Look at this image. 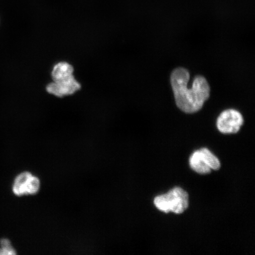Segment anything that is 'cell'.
<instances>
[{"label": "cell", "instance_id": "1", "mask_svg": "<svg viewBox=\"0 0 255 255\" xmlns=\"http://www.w3.org/2000/svg\"><path fill=\"white\" fill-rule=\"evenodd\" d=\"M190 73L187 69L178 68L171 75V84L175 103L180 110L187 114L195 113L202 109L210 97L208 82L202 76L194 79L192 87L187 88Z\"/></svg>", "mask_w": 255, "mask_h": 255}, {"label": "cell", "instance_id": "2", "mask_svg": "<svg viewBox=\"0 0 255 255\" xmlns=\"http://www.w3.org/2000/svg\"><path fill=\"white\" fill-rule=\"evenodd\" d=\"M154 203L161 212L180 214L189 207V195L181 188L174 187L167 193L156 197Z\"/></svg>", "mask_w": 255, "mask_h": 255}, {"label": "cell", "instance_id": "3", "mask_svg": "<svg viewBox=\"0 0 255 255\" xmlns=\"http://www.w3.org/2000/svg\"><path fill=\"white\" fill-rule=\"evenodd\" d=\"M244 118L237 110L229 109L223 111L217 120V127L223 133H235L244 124Z\"/></svg>", "mask_w": 255, "mask_h": 255}, {"label": "cell", "instance_id": "4", "mask_svg": "<svg viewBox=\"0 0 255 255\" xmlns=\"http://www.w3.org/2000/svg\"><path fill=\"white\" fill-rule=\"evenodd\" d=\"M81 89V85L74 76L68 79L54 81L47 86V91L57 97H63L76 93Z\"/></svg>", "mask_w": 255, "mask_h": 255}, {"label": "cell", "instance_id": "5", "mask_svg": "<svg viewBox=\"0 0 255 255\" xmlns=\"http://www.w3.org/2000/svg\"><path fill=\"white\" fill-rule=\"evenodd\" d=\"M189 162L191 168L197 173L206 174L212 171L211 168L206 163L200 150L193 153L190 158Z\"/></svg>", "mask_w": 255, "mask_h": 255}, {"label": "cell", "instance_id": "6", "mask_svg": "<svg viewBox=\"0 0 255 255\" xmlns=\"http://www.w3.org/2000/svg\"><path fill=\"white\" fill-rule=\"evenodd\" d=\"M73 67L67 62H60L54 66L52 76L53 81L68 79L73 76Z\"/></svg>", "mask_w": 255, "mask_h": 255}, {"label": "cell", "instance_id": "7", "mask_svg": "<svg viewBox=\"0 0 255 255\" xmlns=\"http://www.w3.org/2000/svg\"><path fill=\"white\" fill-rule=\"evenodd\" d=\"M32 174L29 172L25 171L18 174L15 177L12 184V192L17 196H22L25 194V187L28 179Z\"/></svg>", "mask_w": 255, "mask_h": 255}, {"label": "cell", "instance_id": "8", "mask_svg": "<svg viewBox=\"0 0 255 255\" xmlns=\"http://www.w3.org/2000/svg\"><path fill=\"white\" fill-rule=\"evenodd\" d=\"M200 151L202 153L206 163L211 170H218L221 167V162L219 159L207 148H203L200 149Z\"/></svg>", "mask_w": 255, "mask_h": 255}, {"label": "cell", "instance_id": "9", "mask_svg": "<svg viewBox=\"0 0 255 255\" xmlns=\"http://www.w3.org/2000/svg\"><path fill=\"white\" fill-rule=\"evenodd\" d=\"M40 187V181L36 177L31 176L27 181L25 187V194H35L39 191Z\"/></svg>", "mask_w": 255, "mask_h": 255}, {"label": "cell", "instance_id": "10", "mask_svg": "<svg viewBox=\"0 0 255 255\" xmlns=\"http://www.w3.org/2000/svg\"><path fill=\"white\" fill-rule=\"evenodd\" d=\"M0 255H16V252L12 247L11 242L7 239L3 238L0 240Z\"/></svg>", "mask_w": 255, "mask_h": 255}]
</instances>
